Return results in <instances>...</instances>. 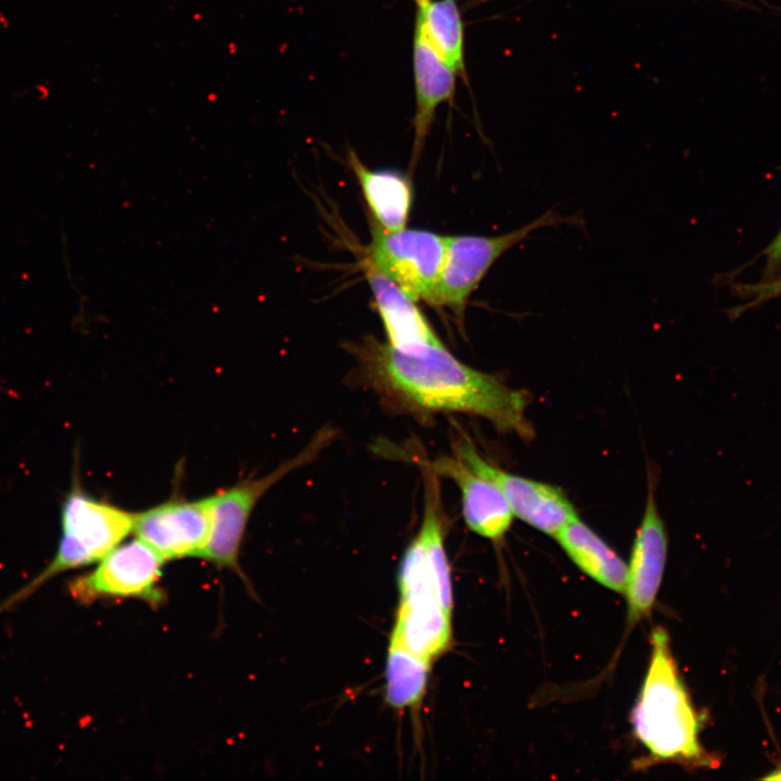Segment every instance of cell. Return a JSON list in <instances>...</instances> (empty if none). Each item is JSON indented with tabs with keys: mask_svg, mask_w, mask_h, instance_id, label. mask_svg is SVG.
<instances>
[{
	"mask_svg": "<svg viewBox=\"0 0 781 781\" xmlns=\"http://www.w3.org/2000/svg\"><path fill=\"white\" fill-rule=\"evenodd\" d=\"M651 658L632 713L636 737L657 759L704 764L700 720L671 654L668 633L656 627Z\"/></svg>",
	"mask_w": 781,
	"mask_h": 781,
	"instance_id": "7a4b0ae2",
	"label": "cell"
},
{
	"mask_svg": "<svg viewBox=\"0 0 781 781\" xmlns=\"http://www.w3.org/2000/svg\"><path fill=\"white\" fill-rule=\"evenodd\" d=\"M372 293L374 308L380 316L387 344L401 351H417L426 347H446L433 327L394 281L376 269L367 258L362 263Z\"/></svg>",
	"mask_w": 781,
	"mask_h": 781,
	"instance_id": "4fadbf2b",
	"label": "cell"
},
{
	"mask_svg": "<svg viewBox=\"0 0 781 781\" xmlns=\"http://www.w3.org/2000/svg\"><path fill=\"white\" fill-rule=\"evenodd\" d=\"M415 24L457 74L464 71V29L457 0H430L418 7Z\"/></svg>",
	"mask_w": 781,
	"mask_h": 781,
	"instance_id": "e0dca14e",
	"label": "cell"
},
{
	"mask_svg": "<svg viewBox=\"0 0 781 781\" xmlns=\"http://www.w3.org/2000/svg\"><path fill=\"white\" fill-rule=\"evenodd\" d=\"M431 663L402 646L389 643L385 669V697L394 708L415 705L422 699Z\"/></svg>",
	"mask_w": 781,
	"mask_h": 781,
	"instance_id": "ac0fdd59",
	"label": "cell"
},
{
	"mask_svg": "<svg viewBox=\"0 0 781 781\" xmlns=\"http://www.w3.org/2000/svg\"><path fill=\"white\" fill-rule=\"evenodd\" d=\"M744 291L750 299L748 304L755 305L766 302L773 297L781 296V278L755 285H747L744 287Z\"/></svg>",
	"mask_w": 781,
	"mask_h": 781,
	"instance_id": "d6986e66",
	"label": "cell"
},
{
	"mask_svg": "<svg viewBox=\"0 0 781 781\" xmlns=\"http://www.w3.org/2000/svg\"><path fill=\"white\" fill-rule=\"evenodd\" d=\"M350 348L363 380L393 407L417 414L466 413L523 439L534 435L526 418L529 394L466 366L446 347L401 351L371 337Z\"/></svg>",
	"mask_w": 781,
	"mask_h": 781,
	"instance_id": "6da1fadb",
	"label": "cell"
},
{
	"mask_svg": "<svg viewBox=\"0 0 781 781\" xmlns=\"http://www.w3.org/2000/svg\"><path fill=\"white\" fill-rule=\"evenodd\" d=\"M446 251L447 236L420 229L387 231L373 222L366 258L413 300L428 304Z\"/></svg>",
	"mask_w": 781,
	"mask_h": 781,
	"instance_id": "52a82bcc",
	"label": "cell"
},
{
	"mask_svg": "<svg viewBox=\"0 0 781 781\" xmlns=\"http://www.w3.org/2000/svg\"><path fill=\"white\" fill-rule=\"evenodd\" d=\"M335 432L323 427L294 458L261 477L244 478L212 495V529L202 558L239 572V554L252 512L260 498L282 477L311 462L333 439Z\"/></svg>",
	"mask_w": 781,
	"mask_h": 781,
	"instance_id": "8992f818",
	"label": "cell"
},
{
	"mask_svg": "<svg viewBox=\"0 0 781 781\" xmlns=\"http://www.w3.org/2000/svg\"><path fill=\"white\" fill-rule=\"evenodd\" d=\"M166 560L136 537L121 542L89 574L71 584L75 599L90 602L102 597L137 598L151 604L163 600L157 584Z\"/></svg>",
	"mask_w": 781,
	"mask_h": 781,
	"instance_id": "9c48e42d",
	"label": "cell"
},
{
	"mask_svg": "<svg viewBox=\"0 0 781 781\" xmlns=\"http://www.w3.org/2000/svg\"><path fill=\"white\" fill-rule=\"evenodd\" d=\"M399 605L389 643L432 662L451 642V614L437 596L425 548L417 534L399 566Z\"/></svg>",
	"mask_w": 781,
	"mask_h": 781,
	"instance_id": "5b68a950",
	"label": "cell"
},
{
	"mask_svg": "<svg viewBox=\"0 0 781 781\" xmlns=\"http://www.w3.org/2000/svg\"><path fill=\"white\" fill-rule=\"evenodd\" d=\"M135 512L74 486L61 507V537L49 564L0 604V612L27 598L51 578L102 560L133 532Z\"/></svg>",
	"mask_w": 781,
	"mask_h": 781,
	"instance_id": "3957f363",
	"label": "cell"
},
{
	"mask_svg": "<svg viewBox=\"0 0 781 781\" xmlns=\"http://www.w3.org/2000/svg\"><path fill=\"white\" fill-rule=\"evenodd\" d=\"M428 1H430V0H415L418 7L424 5V4L427 3Z\"/></svg>",
	"mask_w": 781,
	"mask_h": 781,
	"instance_id": "44dd1931",
	"label": "cell"
},
{
	"mask_svg": "<svg viewBox=\"0 0 781 781\" xmlns=\"http://www.w3.org/2000/svg\"><path fill=\"white\" fill-rule=\"evenodd\" d=\"M212 529V498L180 496L135 512V535L166 561L199 556L206 548Z\"/></svg>",
	"mask_w": 781,
	"mask_h": 781,
	"instance_id": "30bf717a",
	"label": "cell"
},
{
	"mask_svg": "<svg viewBox=\"0 0 781 781\" xmlns=\"http://www.w3.org/2000/svg\"><path fill=\"white\" fill-rule=\"evenodd\" d=\"M581 223L579 215H562L550 208L526 225L499 235L447 236L445 261L428 304L449 309L463 324L471 295L504 253L539 229Z\"/></svg>",
	"mask_w": 781,
	"mask_h": 781,
	"instance_id": "277c9868",
	"label": "cell"
},
{
	"mask_svg": "<svg viewBox=\"0 0 781 781\" xmlns=\"http://www.w3.org/2000/svg\"><path fill=\"white\" fill-rule=\"evenodd\" d=\"M426 463L437 476L448 477L457 485L462 515L472 532L492 541L504 537L514 515L494 481L474 471L456 454L441 456Z\"/></svg>",
	"mask_w": 781,
	"mask_h": 781,
	"instance_id": "7c38bea8",
	"label": "cell"
},
{
	"mask_svg": "<svg viewBox=\"0 0 781 781\" xmlns=\"http://www.w3.org/2000/svg\"><path fill=\"white\" fill-rule=\"evenodd\" d=\"M453 454L474 471L494 481L502 490L513 515L547 535L554 536L577 511L558 486L501 470L485 459L466 435H458L452 444Z\"/></svg>",
	"mask_w": 781,
	"mask_h": 781,
	"instance_id": "ba28073f",
	"label": "cell"
},
{
	"mask_svg": "<svg viewBox=\"0 0 781 781\" xmlns=\"http://www.w3.org/2000/svg\"><path fill=\"white\" fill-rule=\"evenodd\" d=\"M413 74L415 113L411 154L412 168L415 167L421 156L438 106L453 97L457 75L433 49L417 24L413 38Z\"/></svg>",
	"mask_w": 781,
	"mask_h": 781,
	"instance_id": "5bb4252c",
	"label": "cell"
},
{
	"mask_svg": "<svg viewBox=\"0 0 781 781\" xmlns=\"http://www.w3.org/2000/svg\"><path fill=\"white\" fill-rule=\"evenodd\" d=\"M666 555V529L656 505L654 483L650 475L645 508L627 566L625 593L630 619H640L652 609L662 581Z\"/></svg>",
	"mask_w": 781,
	"mask_h": 781,
	"instance_id": "8fae6325",
	"label": "cell"
},
{
	"mask_svg": "<svg viewBox=\"0 0 781 781\" xmlns=\"http://www.w3.org/2000/svg\"><path fill=\"white\" fill-rule=\"evenodd\" d=\"M347 161L357 178L373 222L387 231L405 229L409 220L413 189L407 175L388 169H371L350 151Z\"/></svg>",
	"mask_w": 781,
	"mask_h": 781,
	"instance_id": "9a60e30c",
	"label": "cell"
},
{
	"mask_svg": "<svg viewBox=\"0 0 781 781\" xmlns=\"http://www.w3.org/2000/svg\"><path fill=\"white\" fill-rule=\"evenodd\" d=\"M555 538L573 563L584 573L609 589L625 591L627 565L579 517L567 523Z\"/></svg>",
	"mask_w": 781,
	"mask_h": 781,
	"instance_id": "2e32d148",
	"label": "cell"
},
{
	"mask_svg": "<svg viewBox=\"0 0 781 781\" xmlns=\"http://www.w3.org/2000/svg\"><path fill=\"white\" fill-rule=\"evenodd\" d=\"M764 780L781 781V765L763 778Z\"/></svg>",
	"mask_w": 781,
	"mask_h": 781,
	"instance_id": "ffe728a7",
	"label": "cell"
}]
</instances>
